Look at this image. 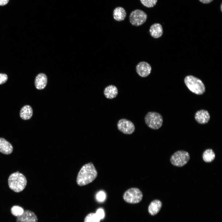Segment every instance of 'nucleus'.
I'll return each instance as SVG.
<instances>
[{"label": "nucleus", "mask_w": 222, "mask_h": 222, "mask_svg": "<svg viewBox=\"0 0 222 222\" xmlns=\"http://www.w3.org/2000/svg\"><path fill=\"white\" fill-rule=\"evenodd\" d=\"M101 220L96 213H90L85 217L84 222H100Z\"/></svg>", "instance_id": "aec40b11"}, {"label": "nucleus", "mask_w": 222, "mask_h": 222, "mask_svg": "<svg viewBox=\"0 0 222 222\" xmlns=\"http://www.w3.org/2000/svg\"><path fill=\"white\" fill-rule=\"evenodd\" d=\"M184 83L188 89L192 92L197 95H202L205 91V85L199 79L191 75L186 76Z\"/></svg>", "instance_id": "7ed1b4c3"}, {"label": "nucleus", "mask_w": 222, "mask_h": 222, "mask_svg": "<svg viewBox=\"0 0 222 222\" xmlns=\"http://www.w3.org/2000/svg\"><path fill=\"white\" fill-rule=\"evenodd\" d=\"M190 158L189 153L184 150H178L171 157L170 161L174 166L182 167L186 164Z\"/></svg>", "instance_id": "423d86ee"}, {"label": "nucleus", "mask_w": 222, "mask_h": 222, "mask_svg": "<svg viewBox=\"0 0 222 222\" xmlns=\"http://www.w3.org/2000/svg\"><path fill=\"white\" fill-rule=\"evenodd\" d=\"M117 125L118 130L126 134H132L135 130L134 123L131 121L125 118L120 119Z\"/></svg>", "instance_id": "6e6552de"}, {"label": "nucleus", "mask_w": 222, "mask_h": 222, "mask_svg": "<svg viewBox=\"0 0 222 222\" xmlns=\"http://www.w3.org/2000/svg\"><path fill=\"white\" fill-rule=\"evenodd\" d=\"M136 70L138 75L142 77H146L149 76L151 71L150 65L147 62L142 61L139 63L136 66Z\"/></svg>", "instance_id": "1a4fd4ad"}, {"label": "nucleus", "mask_w": 222, "mask_h": 222, "mask_svg": "<svg viewBox=\"0 0 222 222\" xmlns=\"http://www.w3.org/2000/svg\"><path fill=\"white\" fill-rule=\"evenodd\" d=\"M147 16L144 11L139 9L132 11L129 16V21L132 25L139 26L143 24L146 21Z\"/></svg>", "instance_id": "0eeeda50"}, {"label": "nucleus", "mask_w": 222, "mask_h": 222, "mask_svg": "<svg viewBox=\"0 0 222 222\" xmlns=\"http://www.w3.org/2000/svg\"><path fill=\"white\" fill-rule=\"evenodd\" d=\"M162 206L161 201L158 199H154L149 204L148 208V212L151 216L157 214L160 211Z\"/></svg>", "instance_id": "f8f14e48"}, {"label": "nucleus", "mask_w": 222, "mask_h": 222, "mask_svg": "<svg viewBox=\"0 0 222 222\" xmlns=\"http://www.w3.org/2000/svg\"><path fill=\"white\" fill-rule=\"evenodd\" d=\"M118 89L117 87L110 85L107 86L104 91L105 97L109 99H112L116 97L118 94Z\"/></svg>", "instance_id": "dca6fc26"}, {"label": "nucleus", "mask_w": 222, "mask_h": 222, "mask_svg": "<svg viewBox=\"0 0 222 222\" xmlns=\"http://www.w3.org/2000/svg\"><path fill=\"white\" fill-rule=\"evenodd\" d=\"M47 83V77L43 73L39 74L36 77L35 80V84L36 88L39 90L44 89Z\"/></svg>", "instance_id": "ddd939ff"}, {"label": "nucleus", "mask_w": 222, "mask_h": 222, "mask_svg": "<svg viewBox=\"0 0 222 222\" xmlns=\"http://www.w3.org/2000/svg\"><path fill=\"white\" fill-rule=\"evenodd\" d=\"M220 7V8H221V11H222V4H221V7Z\"/></svg>", "instance_id": "cd10ccee"}, {"label": "nucleus", "mask_w": 222, "mask_h": 222, "mask_svg": "<svg viewBox=\"0 0 222 222\" xmlns=\"http://www.w3.org/2000/svg\"><path fill=\"white\" fill-rule=\"evenodd\" d=\"M97 175V172L92 163L90 162L82 166L79 172L76 183L80 186L87 185L94 181Z\"/></svg>", "instance_id": "f257e3e1"}, {"label": "nucleus", "mask_w": 222, "mask_h": 222, "mask_svg": "<svg viewBox=\"0 0 222 222\" xmlns=\"http://www.w3.org/2000/svg\"><path fill=\"white\" fill-rule=\"evenodd\" d=\"M106 195L105 193L103 191L98 192L96 195V199L99 202H103L106 199Z\"/></svg>", "instance_id": "5701e85b"}, {"label": "nucleus", "mask_w": 222, "mask_h": 222, "mask_svg": "<svg viewBox=\"0 0 222 222\" xmlns=\"http://www.w3.org/2000/svg\"><path fill=\"white\" fill-rule=\"evenodd\" d=\"M8 78L6 74L0 73V85L5 83L7 80Z\"/></svg>", "instance_id": "393cba45"}, {"label": "nucleus", "mask_w": 222, "mask_h": 222, "mask_svg": "<svg viewBox=\"0 0 222 222\" xmlns=\"http://www.w3.org/2000/svg\"><path fill=\"white\" fill-rule=\"evenodd\" d=\"M202 3L204 4H208L212 2L213 0H199Z\"/></svg>", "instance_id": "bb28decb"}, {"label": "nucleus", "mask_w": 222, "mask_h": 222, "mask_svg": "<svg viewBox=\"0 0 222 222\" xmlns=\"http://www.w3.org/2000/svg\"><path fill=\"white\" fill-rule=\"evenodd\" d=\"M196 121L200 124L207 123L210 119V115L208 111L204 109L198 111L195 115Z\"/></svg>", "instance_id": "9b49d317"}, {"label": "nucleus", "mask_w": 222, "mask_h": 222, "mask_svg": "<svg viewBox=\"0 0 222 222\" xmlns=\"http://www.w3.org/2000/svg\"><path fill=\"white\" fill-rule=\"evenodd\" d=\"M202 157L204 162H210L214 159L215 154L212 149H208L205 150L203 152Z\"/></svg>", "instance_id": "6ab92c4d"}, {"label": "nucleus", "mask_w": 222, "mask_h": 222, "mask_svg": "<svg viewBox=\"0 0 222 222\" xmlns=\"http://www.w3.org/2000/svg\"><path fill=\"white\" fill-rule=\"evenodd\" d=\"M9 0H0V6H3L8 3Z\"/></svg>", "instance_id": "a878e982"}, {"label": "nucleus", "mask_w": 222, "mask_h": 222, "mask_svg": "<svg viewBox=\"0 0 222 222\" xmlns=\"http://www.w3.org/2000/svg\"><path fill=\"white\" fill-rule=\"evenodd\" d=\"M143 194L138 188L132 187L127 190L124 193L123 198L126 203L132 204H137L142 199Z\"/></svg>", "instance_id": "39448f33"}, {"label": "nucleus", "mask_w": 222, "mask_h": 222, "mask_svg": "<svg viewBox=\"0 0 222 222\" xmlns=\"http://www.w3.org/2000/svg\"><path fill=\"white\" fill-rule=\"evenodd\" d=\"M149 32L151 36L153 38H159L162 36L163 34L162 26L158 23H154L150 26Z\"/></svg>", "instance_id": "2eb2a0df"}, {"label": "nucleus", "mask_w": 222, "mask_h": 222, "mask_svg": "<svg viewBox=\"0 0 222 222\" xmlns=\"http://www.w3.org/2000/svg\"><path fill=\"white\" fill-rule=\"evenodd\" d=\"M113 15L115 20L117 21H121L125 18L126 12L123 7H117L114 10Z\"/></svg>", "instance_id": "f3484780"}, {"label": "nucleus", "mask_w": 222, "mask_h": 222, "mask_svg": "<svg viewBox=\"0 0 222 222\" xmlns=\"http://www.w3.org/2000/svg\"><path fill=\"white\" fill-rule=\"evenodd\" d=\"M8 184L11 190L15 192H19L25 188L27 180L23 175L16 172L10 175L8 179Z\"/></svg>", "instance_id": "f03ea898"}, {"label": "nucleus", "mask_w": 222, "mask_h": 222, "mask_svg": "<svg viewBox=\"0 0 222 222\" xmlns=\"http://www.w3.org/2000/svg\"><path fill=\"white\" fill-rule=\"evenodd\" d=\"M163 118L161 115L154 112H149L145 117L146 124L150 128L153 130H157L162 126Z\"/></svg>", "instance_id": "20e7f679"}, {"label": "nucleus", "mask_w": 222, "mask_h": 222, "mask_svg": "<svg viewBox=\"0 0 222 222\" xmlns=\"http://www.w3.org/2000/svg\"><path fill=\"white\" fill-rule=\"evenodd\" d=\"M142 3L145 6L150 8L154 7L156 4L157 0H140Z\"/></svg>", "instance_id": "4be33fe9"}, {"label": "nucleus", "mask_w": 222, "mask_h": 222, "mask_svg": "<svg viewBox=\"0 0 222 222\" xmlns=\"http://www.w3.org/2000/svg\"><path fill=\"white\" fill-rule=\"evenodd\" d=\"M33 115V110L31 107L28 105L23 106L21 109L20 116L23 120L30 119Z\"/></svg>", "instance_id": "a211bd4d"}, {"label": "nucleus", "mask_w": 222, "mask_h": 222, "mask_svg": "<svg viewBox=\"0 0 222 222\" xmlns=\"http://www.w3.org/2000/svg\"><path fill=\"white\" fill-rule=\"evenodd\" d=\"M100 219L103 220L105 217V212L104 210L101 208H98L95 213Z\"/></svg>", "instance_id": "b1692460"}, {"label": "nucleus", "mask_w": 222, "mask_h": 222, "mask_svg": "<svg viewBox=\"0 0 222 222\" xmlns=\"http://www.w3.org/2000/svg\"><path fill=\"white\" fill-rule=\"evenodd\" d=\"M13 150L11 144L4 138H0V152L4 154H9Z\"/></svg>", "instance_id": "4468645a"}, {"label": "nucleus", "mask_w": 222, "mask_h": 222, "mask_svg": "<svg viewBox=\"0 0 222 222\" xmlns=\"http://www.w3.org/2000/svg\"><path fill=\"white\" fill-rule=\"evenodd\" d=\"M16 172H17V173H19V171H17Z\"/></svg>", "instance_id": "c85d7f7f"}, {"label": "nucleus", "mask_w": 222, "mask_h": 222, "mask_svg": "<svg viewBox=\"0 0 222 222\" xmlns=\"http://www.w3.org/2000/svg\"><path fill=\"white\" fill-rule=\"evenodd\" d=\"M11 211L13 215L18 217L21 215L24 211L21 207L18 206H14L11 208Z\"/></svg>", "instance_id": "412c9836"}, {"label": "nucleus", "mask_w": 222, "mask_h": 222, "mask_svg": "<svg viewBox=\"0 0 222 222\" xmlns=\"http://www.w3.org/2000/svg\"><path fill=\"white\" fill-rule=\"evenodd\" d=\"M16 222H38L37 217L35 213L29 210L24 211L21 216L17 217Z\"/></svg>", "instance_id": "9d476101"}]
</instances>
